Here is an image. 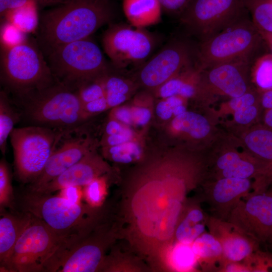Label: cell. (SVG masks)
<instances>
[{"instance_id": "27", "label": "cell", "mask_w": 272, "mask_h": 272, "mask_svg": "<svg viewBox=\"0 0 272 272\" xmlns=\"http://www.w3.org/2000/svg\"><path fill=\"white\" fill-rule=\"evenodd\" d=\"M153 97L148 90L139 93L134 97L130 105L134 126H144L151 121L154 107Z\"/></svg>"}, {"instance_id": "20", "label": "cell", "mask_w": 272, "mask_h": 272, "mask_svg": "<svg viewBox=\"0 0 272 272\" xmlns=\"http://www.w3.org/2000/svg\"><path fill=\"white\" fill-rule=\"evenodd\" d=\"M124 15L137 28L155 25L161 20L162 8L158 0H123Z\"/></svg>"}, {"instance_id": "15", "label": "cell", "mask_w": 272, "mask_h": 272, "mask_svg": "<svg viewBox=\"0 0 272 272\" xmlns=\"http://www.w3.org/2000/svg\"><path fill=\"white\" fill-rule=\"evenodd\" d=\"M210 233L220 242L223 256L221 266L247 260L258 250L259 242L228 221L215 217L208 219Z\"/></svg>"}, {"instance_id": "39", "label": "cell", "mask_w": 272, "mask_h": 272, "mask_svg": "<svg viewBox=\"0 0 272 272\" xmlns=\"http://www.w3.org/2000/svg\"><path fill=\"white\" fill-rule=\"evenodd\" d=\"M109 118L130 126L133 125L132 115L130 105H119L111 108Z\"/></svg>"}, {"instance_id": "22", "label": "cell", "mask_w": 272, "mask_h": 272, "mask_svg": "<svg viewBox=\"0 0 272 272\" xmlns=\"http://www.w3.org/2000/svg\"><path fill=\"white\" fill-rule=\"evenodd\" d=\"M251 20L265 41L272 46V0H243Z\"/></svg>"}, {"instance_id": "38", "label": "cell", "mask_w": 272, "mask_h": 272, "mask_svg": "<svg viewBox=\"0 0 272 272\" xmlns=\"http://www.w3.org/2000/svg\"><path fill=\"white\" fill-rule=\"evenodd\" d=\"M2 32L1 42L3 44L14 45L26 39L24 37V32L9 22L3 28Z\"/></svg>"}, {"instance_id": "28", "label": "cell", "mask_w": 272, "mask_h": 272, "mask_svg": "<svg viewBox=\"0 0 272 272\" xmlns=\"http://www.w3.org/2000/svg\"><path fill=\"white\" fill-rule=\"evenodd\" d=\"M140 140L131 141L110 147H102L103 155L108 159L117 163H129L139 160L142 153Z\"/></svg>"}, {"instance_id": "43", "label": "cell", "mask_w": 272, "mask_h": 272, "mask_svg": "<svg viewBox=\"0 0 272 272\" xmlns=\"http://www.w3.org/2000/svg\"><path fill=\"white\" fill-rule=\"evenodd\" d=\"M256 100V94L250 92H246L241 96L232 98L229 102L230 107L234 111L240 108L254 105Z\"/></svg>"}, {"instance_id": "44", "label": "cell", "mask_w": 272, "mask_h": 272, "mask_svg": "<svg viewBox=\"0 0 272 272\" xmlns=\"http://www.w3.org/2000/svg\"><path fill=\"white\" fill-rule=\"evenodd\" d=\"M30 0H0V15L4 17L9 12L19 9Z\"/></svg>"}, {"instance_id": "34", "label": "cell", "mask_w": 272, "mask_h": 272, "mask_svg": "<svg viewBox=\"0 0 272 272\" xmlns=\"http://www.w3.org/2000/svg\"><path fill=\"white\" fill-rule=\"evenodd\" d=\"M104 81L105 94H123L131 97L139 86L137 82L108 73L105 76Z\"/></svg>"}, {"instance_id": "23", "label": "cell", "mask_w": 272, "mask_h": 272, "mask_svg": "<svg viewBox=\"0 0 272 272\" xmlns=\"http://www.w3.org/2000/svg\"><path fill=\"white\" fill-rule=\"evenodd\" d=\"M191 247L197 259L208 263V267L221 261L223 256L221 244L210 233H203L198 237L192 243Z\"/></svg>"}, {"instance_id": "21", "label": "cell", "mask_w": 272, "mask_h": 272, "mask_svg": "<svg viewBox=\"0 0 272 272\" xmlns=\"http://www.w3.org/2000/svg\"><path fill=\"white\" fill-rule=\"evenodd\" d=\"M168 130L172 134H186L199 140L208 134L210 126L207 119L201 115L186 111L171 120Z\"/></svg>"}, {"instance_id": "17", "label": "cell", "mask_w": 272, "mask_h": 272, "mask_svg": "<svg viewBox=\"0 0 272 272\" xmlns=\"http://www.w3.org/2000/svg\"><path fill=\"white\" fill-rule=\"evenodd\" d=\"M250 188L248 179L221 178L208 188V202L218 219L227 220L233 208L248 194Z\"/></svg>"}, {"instance_id": "6", "label": "cell", "mask_w": 272, "mask_h": 272, "mask_svg": "<svg viewBox=\"0 0 272 272\" xmlns=\"http://www.w3.org/2000/svg\"><path fill=\"white\" fill-rule=\"evenodd\" d=\"M47 56L55 80L75 91L108 73L101 50L89 37L60 45Z\"/></svg>"}, {"instance_id": "18", "label": "cell", "mask_w": 272, "mask_h": 272, "mask_svg": "<svg viewBox=\"0 0 272 272\" xmlns=\"http://www.w3.org/2000/svg\"><path fill=\"white\" fill-rule=\"evenodd\" d=\"M30 217V214L1 211L0 262L1 271H10V262L14 247Z\"/></svg>"}, {"instance_id": "19", "label": "cell", "mask_w": 272, "mask_h": 272, "mask_svg": "<svg viewBox=\"0 0 272 272\" xmlns=\"http://www.w3.org/2000/svg\"><path fill=\"white\" fill-rule=\"evenodd\" d=\"M152 92L158 99L172 96L186 99L203 94L201 70L194 63L190 65Z\"/></svg>"}, {"instance_id": "4", "label": "cell", "mask_w": 272, "mask_h": 272, "mask_svg": "<svg viewBox=\"0 0 272 272\" xmlns=\"http://www.w3.org/2000/svg\"><path fill=\"white\" fill-rule=\"evenodd\" d=\"M248 12L196 47L194 65L203 70L233 59L252 57L265 41Z\"/></svg>"}, {"instance_id": "42", "label": "cell", "mask_w": 272, "mask_h": 272, "mask_svg": "<svg viewBox=\"0 0 272 272\" xmlns=\"http://www.w3.org/2000/svg\"><path fill=\"white\" fill-rule=\"evenodd\" d=\"M191 0H158L162 10L170 14L179 15L183 12Z\"/></svg>"}, {"instance_id": "32", "label": "cell", "mask_w": 272, "mask_h": 272, "mask_svg": "<svg viewBox=\"0 0 272 272\" xmlns=\"http://www.w3.org/2000/svg\"><path fill=\"white\" fill-rule=\"evenodd\" d=\"M106 74L84 83L76 90L83 105L105 96Z\"/></svg>"}, {"instance_id": "5", "label": "cell", "mask_w": 272, "mask_h": 272, "mask_svg": "<svg viewBox=\"0 0 272 272\" xmlns=\"http://www.w3.org/2000/svg\"><path fill=\"white\" fill-rule=\"evenodd\" d=\"M1 80L20 95L47 86L55 81L39 46L25 39L14 45L2 44Z\"/></svg>"}, {"instance_id": "13", "label": "cell", "mask_w": 272, "mask_h": 272, "mask_svg": "<svg viewBox=\"0 0 272 272\" xmlns=\"http://www.w3.org/2000/svg\"><path fill=\"white\" fill-rule=\"evenodd\" d=\"M251 58H239L201 70L205 91L214 90L232 98L245 93L248 91V75Z\"/></svg>"}, {"instance_id": "8", "label": "cell", "mask_w": 272, "mask_h": 272, "mask_svg": "<svg viewBox=\"0 0 272 272\" xmlns=\"http://www.w3.org/2000/svg\"><path fill=\"white\" fill-rule=\"evenodd\" d=\"M61 133L40 125L16 128L10 134L16 173L31 183L43 171Z\"/></svg>"}, {"instance_id": "48", "label": "cell", "mask_w": 272, "mask_h": 272, "mask_svg": "<svg viewBox=\"0 0 272 272\" xmlns=\"http://www.w3.org/2000/svg\"><path fill=\"white\" fill-rule=\"evenodd\" d=\"M261 103L265 109L272 108V89L265 91L260 98Z\"/></svg>"}, {"instance_id": "14", "label": "cell", "mask_w": 272, "mask_h": 272, "mask_svg": "<svg viewBox=\"0 0 272 272\" xmlns=\"http://www.w3.org/2000/svg\"><path fill=\"white\" fill-rule=\"evenodd\" d=\"M96 144L92 139L76 137L64 141L54 148L44 168L28 190L35 191L61 174L77 163L88 153L95 150Z\"/></svg>"}, {"instance_id": "1", "label": "cell", "mask_w": 272, "mask_h": 272, "mask_svg": "<svg viewBox=\"0 0 272 272\" xmlns=\"http://www.w3.org/2000/svg\"><path fill=\"white\" fill-rule=\"evenodd\" d=\"M114 14L110 0H69L42 15L39 47L47 56L60 45L90 37Z\"/></svg>"}, {"instance_id": "33", "label": "cell", "mask_w": 272, "mask_h": 272, "mask_svg": "<svg viewBox=\"0 0 272 272\" xmlns=\"http://www.w3.org/2000/svg\"><path fill=\"white\" fill-rule=\"evenodd\" d=\"M14 196L10 172L5 161L0 162V209H13Z\"/></svg>"}, {"instance_id": "3", "label": "cell", "mask_w": 272, "mask_h": 272, "mask_svg": "<svg viewBox=\"0 0 272 272\" xmlns=\"http://www.w3.org/2000/svg\"><path fill=\"white\" fill-rule=\"evenodd\" d=\"M18 96L27 117L40 126L72 127L88 119L76 91L55 80Z\"/></svg>"}, {"instance_id": "46", "label": "cell", "mask_w": 272, "mask_h": 272, "mask_svg": "<svg viewBox=\"0 0 272 272\" xmlns=\"http://www.w3.org/2000/svg\"><path fill=\"white\" fill-rule=\"evenodd\" d=\"M129 127L121 122L109 118L105 127L104 135H112L124 131Z\"/></svg>"}, {"instance_id": "37", "label": "cell", "mask_w": 272, "mask_h": 272, "mask_svg": "<svg viewBox=\"0 0 272 272\" xmlns=\"http://www.w3.org/2000/svg\"><path fill=\"white\" fill-rule=\"evenodd\" d=\"M134 140H140V137L129 127L124 131L120 133L112 135L103 134L100 145L102 147H110Z\"/></svg>"}, {"instance_id": "45", "label": "cell", "mask_w": 272, "mask_h": 272, "mask_svg": "<svg viewBox=\"0 0 272 272\" xmlns=\"http://www.w3.org/2000/svg\"><path fill=\"white\" fill-rule=\"evenodd\" d=\"M80 186H69L60 190L59 196L73 204L80 203Z\"/></svg>"}, {"instance_id": "24", "label": "cell", "mask_w": 272, "mask_h": 272, "mask_svg": "<svg viewBox=\"0 0 272 272\" xmlns=\"http://www.w3.org/2000/svg\"><path fill=\"white\" fill-rule=\"evenodd\" d=\"M246 146L261 161L272 164V129L258 128L245 138Z\"/></svg>"}, {"instance_id": "40", "label": "cell", "mask_w": 272, "mask_h": 272, "mask_svg": "<svg viewBox=\"0 0 272 272\" xmlns=\"http://www.w3.org/2000/svg\"><path fill=\"white\" fill-rule=\"evenodd\" d=\"M234 111L235 121L242 124L250 122L256 117L258 113L257 108L254 105L243 107Z\"/></svg>"}, {"instance_id": "35", "label": "cell", "mask_w": 272, "mask_h": 272, "mask_svg": "<svg viewBox=\"0 0 272 272\" xmlns=\"http://www.w3.org/2000/svg\"><path fill=\"white\" fill-rule=\"evenodd\" d=\"M189 245L180 243L174 248L171 260L176 269L189 270L194 265L197 259Z\"/></svg>"}, {"instance_id": "9", "label": "cell", "mask_w": 272, "mask_h": 272, "mask_svg": "<svg viewBox=\"0 0 272 272\" xmlns=\"http://www.w3.org/2000/svg\"><path fill=\"white\" fill-rule=\"evenodd\" d=\"M102 43L113 66L123 69L140 66L146 61L156 46V40L143 28L111 24L103 35Z\"/></svg>"}, {"instance_id": "11", "label": "cell", "mask_w": 272, "mask_h": 272, "mask_svg": "<svg viewBox=\"0 0 272 272\" xmlns=\"http://www.w3.org/2000/svg\"><path fill=\"white\" fill-rule=\"evenodd\" d=\"M196 47L187 40L174 39L139 66L137 83L152 92L194 63Z\"/></svg>"}, {"instance_id": "36", "label": "cell", "mask_w": 272, "mask_h": 272, "mask_svg": "<svg viewBox=\"0 0 272 272\" xmlns=\"http://www.w3.org/2000/svg\"><path fill=\"white\" fill-rule=\"evenodd\" d=\"M105 180L97 177L85 185V194L86 199L90 204H99L102 199L105 189Z\"/></svg>"}, {"instance_id": "47", "label": "cell", "mask_w": 272, "mask_h": 272, "mask_svg": "<svg viewBox=\"0 0 272 272\" xmlns=\"http://www.w3.org/2000/svg\"><path fill=\"white\" fill-rule=\"evenodd\" d=\"M240 158V156L235 152H227L219 158L216 165L218 168L221 171Z\"/></svg>"}, {"instance_id": "30", "label": "cell", "mask_w": 272, "mask_h": 272, "mask_svg": "<svg viewBox=\"0 0 272 272\" xmlns=\"http://www.w3.org/2000/svg\"><path fill=\"white\" fill-rule=\"evenodd\" d=\"M207 222L192 220L185 217L176 229V238L177 241L185 244H192L198 237L205 233Z\"/></svg>"}, {"instance_id": "16", "label": "cell", "mask_w": 272, "mask_h": 272, "mask_svg": "<svg viewBox=\"0 0 272 272\" xmlns=\"http://www.w3.org/2000/svg\"><path fill=\"white\" fill-rule=\"evenodd\" d=\"M108 169L106 162L93 150L61 174L33 192L48 194L69 186H85Z\"/></svg>"}, {"instance_id": "41", "label": "cell", "mask_w": 272, "mask_h": 272, "mask_svg": "<svg viewBox=\"0 0 272 272\" xmlns=\"http://www.w3.org/2000/svg\"><path fill=\"white\" fill-rule=\"evenodd\" d=\"M108 109L110 108L105 96L83 105V110L88 118Z\"/></svg>"}, {"instance_id": "31", "label": "cell", "mask_w": 272, "mask_h": 272, "mask_svg": "<svg viewBox=\"0 0 272 272\" xmlns=\"http://www.w3.org/2000/svg\"><path fill=\"white\" fill-rule=\"evenodd\" d=\"M254 80L259 88L263 90L272 89V54H265L254 63Z\"/></svg>"}, {"instance_id": "49", "label": "cell", "mask_w": 272, "mask_h": 272, "mask_svg": "<svg viewBox=\"0 0 272 272\" xmlns=\"http://www.w3.org/2000/svg\"><path fill=\"white\" fill-rule=\"evenodd\" d=\"M37 6L44 7L53 5H59L69 0H34Z\"/></svg>"}, {"instance_id": "12", "label": "cell", "mask_w": 272, "mask_h": 272, "mask_svg": "<svg viewBox=\"0 0 272 272\" xmlns=\"http://www.w3.org/2000/svg\"><path fill=\"white\" fill-rule=\"evenodd\" d=\"M227 221L259 243H272V191L248 194L231 210Z\"/></svg>"}, {"instance_id": "7", "label": "cell", "mask_w": 272, "mask_h": 272, "mask_svg": "<svg viewBox=\"0 0 272 272\" xmlns=\"http://www.w3.org/2000/svg\"><path fill=\"white\" fill-rule=\"evenodd\" d=\"M63 243L43 221L30 214V219L14 247L10 271H49Z\"/></svg>"}, {"instance_id": "10", "label": "cell", "mask_w": 272, "mask_h": 272, "mask_svg": "<svg viewBox=\"0 0 272 272\" xmlns=\"http://www.w3.org/2000/svg\"><path fill=\"white\" fill-rule=\"evenodd\" d=\"M248 11L243 0H191L180 21L200 41L209 38Z\"/></svg>"}, {"instance_id": "25", "label": "cell", "mask_w": 272, "mask_h": 272, "mask_svg": "<svg viewBox=\"0 0 272 272\" xmlns=\"http://www.w3.org/2000/svg\"><path fill=\"white\" fill-rule=\"evenodd\" d=\"M37 7L34 0H30L23 7L8 12L5 17L22 32H30L38 24Z\"/></svg>"}, {"instance_id": "26", "label": "cell", "mask_w": 272, "mask_h": 272, "mask_svg": "<svg viewBox=\"0 0 272 272\" xmlns=\"http://www.w3.org/2000/svg\"><path fill=\"white\" fill-rule=\"evenodd\" d=\"M19 119V115L11 105L6 93H0V149L4 154L6 150L7 142L15 124Z\"/></svg>"}, {"instance_id": "2", "label": "cell", "mask_w": 272, "mask_h": 272, "mask_svg": "<svg viewBox=\"0 0 272 272\" xmlns=\"http://www.w3.org/2000/svg\"><path fill=\"white\" fill-rule=\"evenodd\" d=\"M22 212L43 221L63 241L64 251L89 232L92 210L82 203L73 204L60 196L27 191L20 198Z\"/></svg>"}, {"instance_id": "29", "label": "cell", "mask_w": 272, "mask_h": 272, "mask_svg": "<svg viewBox=\"0 0 272 272\" xmlns=\"http://www.w3.org/2000/svg\"><path fill=\"white\" fill-rule=\"evenodd\" d=\"M184 99L180 96L159 99L155 106L156 116L160 120L167 121L184 112L186 111Z\"/></svg>"}]
</instances>
